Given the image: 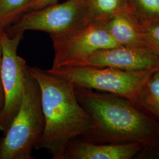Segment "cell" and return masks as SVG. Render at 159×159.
Returning <instances> with one entry per match:
<instances>
[{"instance_id":"cell-6","label":"cell","mask_w":159,"mask_h":159,"mask_svg":"<svg viewBox=\"0 0 159 159\" xmlns=\"http://www.w3.org/2000/svg\"><path fill=\"white\" fill-rule=\"evenodd\" d=\"M50 36L54 49L52 68L80 66L95 52L119 46L103 23H92L81 29Z\"/></svg>"},{"instance_id":"cell-2","label":"cell","mask_w":159,"mask_h":159,"mask_svg":"<svg viewBox=\"0 0 159 159\" xmlns=\"http://www.w3.org/2000/svg\"><path fill=\"white\" fill-rule=\"evenodd\" d=\"M75 92L93 123L91 133L80 139L97 143L138 142L145 146L159 142V126L130 100L76 86Z\"/></svg>"},{"instance_id":"cell-13","label":"cell","mask_w":159,"mask_h":159,"mask_svg":"<svg viewBox=\"0 0 159 159\" xmlns=\"http://www.w3.org/2000/svg\"><path fill=\"white\" fill-rule=\"evenodd\" d=\"M129 11L141 22L159 21V0H127Z\"/></svg>"},{"instance_id":"cell-8","label":"cell","mask_w":159,"mask_h":159,"mask_svg":"<svg viewBox=\"0 0 159 159\" xmlns=\"http://www.w3.org/2000/svg\"><path fill=\"white\" fill-rule=\"evenodd\" d=\"M111 67L125 71L159 68V56L144 47L119 46L96 51L80 66Z\"/></svg>"},{"instance_id":"cell-14","label":"cell","mask_w":159,"mask_h":159,"mask_svg":"<svg viewBox=\"0 0 159 159\" xmlns=\"http://www.w3.org/2000/svg\"><path fill=\"white\" fill-rule=\"evenodd\" d=\"M141 23L146 47L159 56V21Z\"/></svg>"},{"instance_id":"cell-7","label":"cell","mask_w":159,"mask_h":159,"mask_svg":"<svg viewBox=\"0 0 159 159\" xmlns=\"http://www.w3.org/2000/svg\"><path fill=\"white\" fill-rule=\"evenodd\" d=\"M23 33L8 36L4 30L1 35L2 47L1 77L4 93V104L0 114V131L8 130L23 100L28 73L26 61L17 54Z\"/></svg>"},{"instance_id":"cell-17","label":"cell","mask_w":159,"mask_h":159,"mask_svg":"<svg viewBox=\"0 0 159 159\" xmlns=\"http://www.w3.org/2000/svg\"><path fill=\"white\" fill-rule=\"evenodd\" d=\"M58 0H32L27 10V12L40 9L46 6L57 3Z\"/></svg>"},{"instance_id":"cell-16","label":"cell","mask_w":159,"mask_h":159,"mask_svg":"<svg viewBox=\"0 0 159 159\" xmlns=\"http://www.w3.org/2000/svg\"><path fill=\"white\" fill-rule=\"evenodd\" d=\"M142 93L151 96L159 97V68L152 75Z\"/></svg>"},{"instance_id":"cell-15","label":"cell","mask_w":159,"mask_h":159,"mask_svg":"<svg viewBox=\"0 0 159 159\" xmlns=\"http://www.w3.org/2000/svg\"><path fill=\"white\" fill-rule=\"evenodd\" d=\"M135 104H137L159 120V97L151 96L141 93Z\"/></svg>"},{"instance_id":"cell-5","label":"cell","mask_w":159,"mask_h":159,"mask_svg":"<svg viewBox=\"0 0 159 159\" xmlns=\"http://www.w3.org/2000/svg\"><path fill=\"white\" fill-rule=\"evenodd\" d=\"M91 24L87 0H67L27 12L4 31L10 37L26 31L50 35L74 31Z\"/></svg>"},{"instance_id":"cell-18","label":"cell","mask_w":159,"mask_h":159,"mask_svg":"<svg viewBox=\"0 0 159 159\" xmlns=\"http://www.w3.org/2000/svg\"><path fill=\"white\" fill-rule=\"evenodd\" d=\"M2 30L0 29V114L1 113L4 104V93L2 83L1 77V63H2V47L1 43V35L2 32Z\"/></svg>"},{"instance_id":"cell-4","label":"cell","mask_w":159,"mask_h":159,"mask_svg":"<svg viewBox=\"0 0 159 159\" xmlns=\"http://www.w3.org/2000/svg\"><path fill=\"white\" fill-rule=\"evenodd\" d=\"M157 69L125 71L84 66L51 68L48 70L76 87L110 93L135 104L144 85Z\"/></svg>"},{"instance_id":"cell-1","label":"cell","mask_w":159,"mask_h":159,"mask_svg":"<svg viewBox=\"0 0 159 159\" xmlns=\"http://www.w3.org/2000/svg\"><path fill=\"white\" fill-rule=\"evenodd\" d=\"M28 71L40 87L45 121L36 150H46L52 159H64L69 143L91 133V117L78 101L71 82L48 70L28 66Z\"/></svg>"},{"instance_id":"cell-11","label":"cell","mask_w":159,"mask_h":159,"mask_svg":"<svg viewBox=\"0 0 159 159\" xmlns=\"http://www.w3.org/2000/svg\"><path fill=\"white\" fill-rule=\"evenodd\" d=\"M91 23H104L120 12L129 11L127 0H87Z\"/></svg>"},{"instance_id":"cell-3","label":"cell","mask_w":159,"mask_h":159,"mask_svg":"<svg viewBox=\"0 0 159 159\" xmlns=\"http://www.w3.org/2000/svg\"><path fill=\"white\" fill-rule=\"evenodd\" d=\"M44 127L40 87L28 71L21 106L0 138V159H34Z\"/></svg>"},{"instance_id":"cell-12","label":"cell","mask_w":159,"mask_h":159,"mask_svg":"<svg viewBox=\"0 0 159 159\" xmlns=\"http://www.w3.org/2000/svg\"><path fill=\"white\" fill-rule=\"evenodd\" d=\"M32 0H0V29L5 30L27 11Z\"/></svg>"},{"instance_id":"cell-9","label":"cell","mask_w":159,"mask_h":159,"mask_svg":"<svg viewBox=\"0 0 159 159\" xmlns=\"http://www.w3.org/2000/svg\"><path fill=\"white\" fill-rule=\"evenodd\" d=\"M144 146L138 142L97 143L76 139L68 143L64 159H131Z\"/></svg>"},{"instance_id":"cell-10","label":"cell","mask_w":159,"mask_h":159,"mask_svg":"<svg viewBox=\"0 0 159 159\" xmlns=\"http://www.w3.org/2000/svg\"><path fill=\"white\" fill-rule=\"evenodd\" d=\"M113 40L119 45L146 47L141 21L131 12H120L103 23Z\"/></svg>"}]
</instances>
